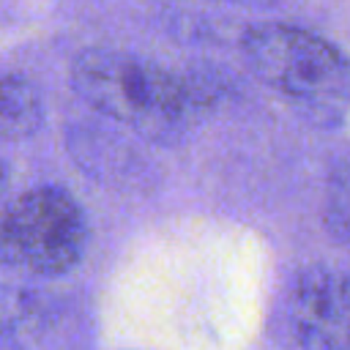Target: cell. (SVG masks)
Wrapping results in <instances>:
<instances>
[{
    "label": "cell",
    "mask_w": 350,
    "mask_h": 350,
    "mask_svg": "<svg viewBox=\"0 0 350 350\" xmlns=\"http://www.w3.org/2000/svg\"><path fill=\"white\" fill-rule=\"evenodd\" d=\"M71 85L88 107L159 145L180 142L221 98L213 77L175 74L148 57L104 46L74 57Z\"/></svg>",
    "instance_id": "cell-1"
},
{
    "label": "cell",
    "mask_w": 350,
    "mask_h": 350,
    "mask_svg": "<svg viewBox=\"0 0 350 350\" xmlns=\"http://www.w3.org/2000/svg\"><path fill=\"white\" fill-rule=\"evenodd\" d=\"M241 52L260 82L312 109L350 104V57L312 30L284 22L254 25L243 33Z\"/></svg>",
    "instance_id": "cell-2"
},
{
    "label": "cell",
    "mask_w": 350,
    "mask_h": 350,
    "mask_svg": "<svg viewBox=\"0 0 350 350\" xmlns=\"http://www.w3.org/2000/svg\"><path fill=\"white\" fill-rule=\"evenodd\" d=\"M85 249V211L63 186H36L0 205V265L52 279L68 273Z\"/></svg>",
    "instance_id": "cell-3"
},
{
    "label": "cell",
    "mask_w": 350,
    "mask_h": 350,
    "mask_svg": "<svg viewBox=\"0 0 350 350\" xmlns=\"http://www.w3.org/2000/svg\"><path fill=\"white\" fill-rule=\"evenodd\" d=\"M282 339L306 350H350V273L301 271L276 306Z\"/></svg>",
    "instance_id": "cell-4"
},
{
    "label": "cell",
    "mask_w": 350,
    "mask_h": 350,
    "mask_svg": "<svg viewBox=\"0 0 350 350\" xmlns=\"http://www.w3.org/2000/svg\"><path fill=\"white\" fill-rule=\"evenodd\" d=\"M44 123V98L22 74H0V142L36 134Z\"/></svg>",
    "instance_id": "cell-5"
},
{
    "label": "cell",
    "mask_w": 350,
    "mask_h": 350,
    "mask_svg": "<svg viewBox=\"0 0 350 350\" xmlns=\"http://www.w3.org/2000/svg\"><path fill=\"white\" fill-rule=\"evenodd\" d=\"M323 227L334 241L350 246V153L334 164L325 180Z\"/></svg>",
    "instance_id": "cell-6"
},
{
    "label": "cell",
    "mask_w": 350,
    "mask_h": 350,
    "mask_svg": "<svg viewBox=\"0 0 350 350\" xmlns=\"http://www.w3.org/2000/svg\"><path fill=\"white\" fill-rule=\"evenodd\" d=\"M5 191H8V167L0 161V205L5 202Z\"/></svg>",
    "instance_id": "cell-7"
},
{
    "label": "cell",
    "mask_w": 350,
    "mask_h": 350,
    "mask_svg": "<svg viewBox=\"0 0 350 350\" xmlns=\"http://www.w3.org/2000/svg\"><path fill=\"white\" fill-rule=\"evenodd\" d=\"M221 3H235V5H271V3H276V0H221Z\"/></svg>",
    "instance_id": "cell-8"
}]
</instances>
